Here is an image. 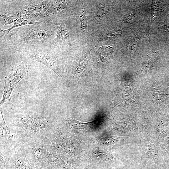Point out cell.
I'll return each instance as SVG.
<instances>
[{
  "label": "cell",
  "instance_id": "1",
  "mask_svg": "<svg viewBox=\"0 0 169 169\" xmlns=\"http://www.w3.org/2000/svg\"><path fill=\"white\" fill-rule=\"evenodd\" d=\"M28 72L27 67L23 62L17 66L13 67L11 72L5 78L0 106L9 100L13 90L18 83L26 75Z\"/></svg>",
  "mask_w": 169,
  "mask_h": 169
},
{
  "label": "cell",
  "instance_id": "2",
  "mask_svg": "<svg viewBox=\"0 0 169 169\" xmlns=\"http://www.w3.org/2000/svg\"><path fill=\"white\" fill-rule=\"evenodd\" d=\"M16 124L23 129L34 132L44 129L49 122L42 117L23 116L18 119Z\"/></svg>",
  "mask_w": 169,
  "mask_h": 169
},
{
  "label": "cell",
  "instance_id": "3",
  "mask_svg": "<svg viewBox=\"0 0 169 169\" xmlns=\"http://www.w3.org/2000/svg\"><path fill=\"white\" fill-rule=\"evenodd\" d=\"M32 59L43 64L54 71L59 76H60L55 67V61L50 56L45 54L39 53H33L30 55Z\"/></svg>",
  "mask_w": 169,
  "mask_h": 169
},
{
  "label": "cell",
  "instance_id": "4",
  "mask_svg": "<svg viewBox=\"0 0 169 169\" xmlns=\"http://www.w3.org/2000/svg\"><path fill=\"white\" fill-rule=\"evenodd\" d=\"M22 14H18L16 15V19L14 21L13 25L10 28L7 29H4L1 30L3 35L6 38H9L11 36L10 31L12 29L21 26L29 24H35L37 22H33L29 19H26L21 16Z\"/></svg>",
  "mask_w": 169,
  "mask_h": 169
},
{
  "label": "cell",
  "instance_id": "5",
  "mask_svg": "<svg viewBox=\"0 0 169 169\" xmlns=\"http://www.w3.org/2000/svg\"><path fill=\"white\" fill-rule=\"evenodd\" d=\"M56 25L58 31L55 42L57 43L63 41L67 38L68 34L64 27L58 24Z\"/></svg>",
  "mask_w": 169,
  "mask_h": 169
},
{
  "label": "cell",
  "instance_id": "6",
  "mask_svg": "<svg viewBox=\"0 0 169 169\" xmlns=\"http://www.w3.org/2000/svg\"><path fill=\"white\" fill-rule=\"evenodd\" d=\"M46 33L44 31H39L33 32L28 35L26 38V40H39L45 37Z\"/></svg>",
  "mask_w": 169,
  "mask_h": 169
},
{
  "label": "cell",
  "instance_id": "7",
  "mask_svg": "<svg viewBox=\"0 0 169 169\" xmlns=\"http://www.w3.org/2000/svg\"><path fill=\"white\" fill-rule=\"evenodd\" d=\"M64 7V3H56L47 11L46 13V15H49L53 13H56L62 10Z\"/></svg>",
  "mask_w": 169,
  "mask_h": 169
},
{
  "label": "cell",
  "instance_id": "8",
  "mask_svg": "<svg viewBox=\"0 0 169 169\" xmlns=\"http://www.w3.org/2000/svg\"><path fill=\"white\" fill-rule=\"evenodd\" d=\"M1 112L4 123V125H0L1 137L5 138L9 137L10 136V132L7 125H6L5 122L4 120L1 109Z\"/></svg>",
  "mask_w": 169,
  "mask_h": 169
},
{
  "label": "cell",
  "instance_id": "9",
  "mask_svg": "<svg viewBox=\"0 0 169 169\" xmlns=\"http://www.w3.org/2000/svg\"><path fill=\"white\" fill-rule=\"evenodd\" d=\"M13 16L7 14H2L0 15V21L3 25H7L12 23L13 20Z\"/></svg>",
  "mask_w": 169,
  "mask_h": 169
},
{
  "label": "cell",
  "instance_id": "10",
  "mask_svg": "<svg viewBox=\"0 0 169 169\" xmlns=\"http://www.w3.org/2000/svg\"><path fill=\"white\" fill-rule=\"evenodd\" d=\"M43 8L42 5L38 4L29 7L27 10V12L29 13H37L40 12Z\"/></svg>",
  "mask_w": 169,
  "mask_h": 169
},
{
  "label": "cell",
  "instance_id": "11",
  "mask_svg": "<svg viewBox=\"0 0 169 169\" xmlns=\"http://www.w3.org/2000/svg\"><path fill=\"white\" fill-rule=\"evenodd\" d=\"M105 14V9L103 7H100L96 15V18L97 19L100 20Z\"/></svg>",
  "mask_w": 169,
  "mask_h": 169
}]
</instances>
